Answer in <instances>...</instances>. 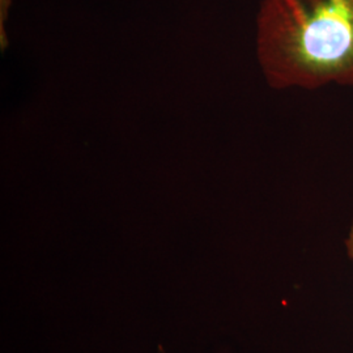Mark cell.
<instances>
[{"label": "cell", "instance_id": "cell-1", "mask_svg": "<svg viewBox=\"0 0 353 353\" xmlns=\"http://www.w3.org/2000/svg\"><path fill=\"white\" fill-rule=\"evenodd\" d=\"M255 29L271 88L353 87V0H261Z\"/></svg>", "mask_w": 353, "mask_h": 353}, {"label": "cell", "instance_id": "cell-2", "mask_svg": "<svg viewBox=\"0 0 353 353\" xmlns=\"http://www.w3.org/2000/svg\"><path fill=\"white\" fill-rule=\"evenodd\" d=\"M345 250H347L350 259L353 262V221L350 227V230H348L347 239H345Z\"/></svg>", "mask_w": 353, "mask_h": 353}]
</instances>
